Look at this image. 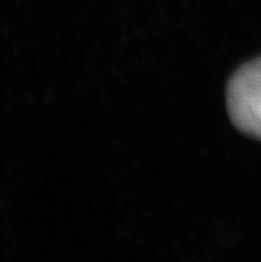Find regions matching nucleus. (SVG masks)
<instances>
[{
  "label": "nucleus",
  "mask_w": 261,
  "mask_h": 262,
  "mask_svg": "<svg viewBox=\"0 0 261 262\" xmlns=\"http://www.w3.org/2000/svg\"><path fill=\"white\" fill-rule=\"evenodd\" d=\"M227 106L237 129L261 140V57L233 73L227 88Z\"/></svg>",
  "instance_id": "obj_1"
}]
</instances>
